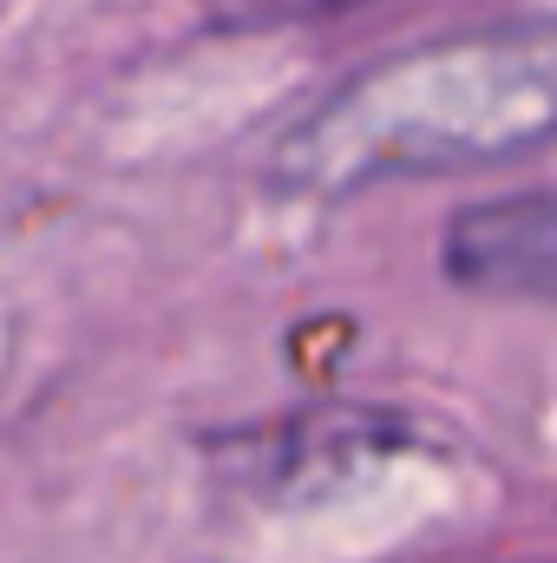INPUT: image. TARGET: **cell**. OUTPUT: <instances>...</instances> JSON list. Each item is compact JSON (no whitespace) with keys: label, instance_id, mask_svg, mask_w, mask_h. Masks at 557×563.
<instances>
[{"label":"cell","instance_id":"obj_1","mask_svg":"<svg viewBox=\"0 0 557 563\" xmlns=\"http://www.w3.org/2000/svg\"><path fill=\"white\" fill-rule=\"evenodd\" d=\"M557 139V20H505L361 66L270 151L282 190L341 197L381 177L505 164Z\"/></svg>","mask_w":557,"mask_h":563},{"label":"cell","instance_id":"obj_2","mask_svg":"<svg viewBox=\"0 0 557 563\" xmlns=\"http://www.w3.org/2000/svg\"><path fill=\"white\" fill-rule=\"evenodd\" d=\"M446 276L472 295L557 308V190H512L466 203L439 243Z\"/></svg>","mask_w":557,"mask_h":563}]
</instances>
